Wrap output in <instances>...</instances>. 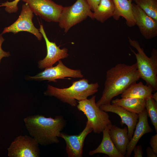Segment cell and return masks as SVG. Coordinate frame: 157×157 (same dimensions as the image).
Segmentation results:
<instances>
[{
    "instance_id": "1",
    "label": "cell",
    "mask_w": 157,
    "mask_h": 157,
    "mask_svg": "<svg viewBox=\"0 0 157 157\" xmlns=\"http://www.w3.org/2000/svg\"><path fill=\"white\" fill-rule=\"evenodd\" d=\"M140 78L136 63L131 65L117 64L106 72L104 88L97 105L110 104L113 98L121 94Z\"/></svg>"
},
{
    "instance_id": "2",
    "label": "cell",
    "mask_w": 157,
    "mask_h": 157,
    "mask_svg": "<svg viewBox=\"0 0 157 157\" xmlns=\"http://www.w3.org/2000/svg\"><path fill=\"white\" fill-rule=\"evenodd\" d=\"M24 121L30 135L39 144L44 146L58 143V138L66 125L62 116L53 118L35 115L27 117Z\"/></svg>"
},
{
    "instance_id": "3",
    "label": "cell",
    "mask_w": 157,
    "mask_h": 157,
    "mask_svg": "<svg viewBox=\"0 0 157 157\" xmlns=\"http://www.w3.org/2000/svg\"><path fill=\"white\" fill-rule=\"evenodd\" d=\"M99 88L98 83H89L87 79L82 78L73 81L70 86L66 88H58L48 85L44 94L75 107L77 104V101L85 99L93 95L98 92Z\"/></svg>"
},
{
    "instance_id": "4",
    "label": "cell",
    "mask_w": 157,
    "mask_h": 157,
    "mask_svg": "<svg viewBox=\"0 0 157 157\" xmlns=\"http://www.w3.org/2000/svg\"><path fill=\"white\" fill-rule=\"evenodd\" d=\"M130 45L137 51L136 53L130 48L135 55L137 67L140 78L144 80L147 85H150L154 90H157V50L153 49L151 56L148 57L145 53L138 42L129 37Z\"/></svg>"
},
{
    "instance_id": "5",
    "label": "cell",
    "mask_w": 157,
    "mask_h": 157,
    "mask_svg": "<svg viewBox=\"0 0 157 157\" xmlns=\"http://www.w3.org/2000/svg\"><path fill=\"white\" fill-rule=\"evenodd\" d=\"M95 98L96 96H93L90 99L77 101L78 104L76 106L79 111L85 115L94 133L99 134L112 124V122L107 112L97 105Z\"/></svg>"
},
{
    "instance_id": "6",
    "label": "cell",
    "mask_w": 157,
    "mask_h": 157,
    "mask_svg": "<svg viewBox=\"0 0 157 157\" xmlns=\"http://www.w3.org/2000/svg\"><path fill=\"white\" fill-rule=\"evenodd\" d=\"M89 17L93 18L87 0H77L72 5L63 7L58 22L60 28L66 33L74 26Z\"/></svg>"
},
{
    "instance_id": "7",
    "label": "cell",
    "mask_w": 157,
    "mask_h": 157,
    "mask_svg": "<svg viewBox=\"0 0 157 157\" xmlns=\"http://www.w3.org/2000/svg\"><path fill=\"white\" fill-rule=\"evenodd\" d=\"M8 150V155L10 157H38L40 154L37 141L27 135L17 137Z\"/></svg>"
},
{
    "instance_id": "8",
    "label": "cell",
    "mask_w": 157,
    "mask_h": 157,
    "mask_svg": "<svg viewBox=\"0 0 157 157\" xmlns=\"http://www.w3.org/2000/svg\"><path fill=\"white\" fill-rule=\"evenodd\" d=\"M33 17V12L28 5L26 3L23 4L18 19L10 26L5 27L1 34L12 32L16 34L20 32L26 31L32 34L40 41L42 35L34 26L32 20Z\"/></svg>"
},
{
    "instance_id": "9",
    "label": "cell",
    "mask_w": 157,
    "mask_h": 157,
    "mask_svg": "<svg viewBox=\"0 0 157 157\" xmlns=\"http://www.w3.org/2000/svg\"><path fill=\"white\" fill-rule=\"evenodd\" d=\"M37 15L45 21L58 22L63 7L51 0H22Z\"/></svg>"
},
{
    "instance_id": "10",
    "label": "cell",
    "mask_w": 157,
    "mask_h": 157,
    "mask_svg": "<svg viewBox=\"0 0 157 157\" xmlns=\"http://www.w3.org/2000/svg\"><path fill=\"white\" fill-rule=\"evenodd\" d=\"M42 72L36 75L30 76V79L39 81L48 80L49 82H56L58 79H65L67 77L82 78L83 77L80 69H74L66 66L61 60L55 66L45 68Z\"/></svg>"
},
{
    "instance_id": "11",
    "label": "cell",
    "mask_w": 157,
    "mask_h": 157,
    "mask_svg": "<svg viewBox=\"0 0 157 157\" xmlns=\"http://www.w3.org/2000/svg\"><path fill=\"white\" fill-rule=\"evenodd\" d=\"M132 9L135 25L144 38L150 39L157 36V21L148 15L135 3H132Z\"/></svg>"
},
{
    "instance_id": "12",
    "label": "cell",
    "mask_w": 157,
    "mask_h": 157,
    "mask_svg": "<svg viewBox=\"0 0 157 157\" xmlns=\"http://www.w3.org/2000/svg\"><path fill=\"white\" fill-rule=\"evenodd\" d=\"M92 131L91 125L87 121L85 128L78 135H69L61 132L59 137L63 138L65 142L66 150L68 157H82L84 140Z\"/></svg>"
},
{
    "instance_id": "13",
    "label": "cell",
    "mask_w": 157,
    "mask_h": 157,
    "mask_svg": "<svg viewBox=\"0 0 157 157\" xmlns=\"http://www.w3.org/2000/svg\"><path fill=\"white\" fill-rule=\"evenodd\" d=\"M39 30L45 40L47 49L46 56L38 63L39 68L43 69L52 67L59 60L67 57L69 56L67 49L64 48L60 49V46H57L55 42L50 41L47 37L42 25H40Z\"/></svg>"
},
{
    "instance_id": "14",
    "label": "cell",
    "mask_w": 157,
    "mask_h": 157,
    "mask_svg": "<svg viewBox=\"0 0 157 157\" xmlns=\"http://www.w3.org/2000/svg\"><path fill=\"white\" fill-rule=\"evenodd\" d=\"M99 107L102 110L116 113L120 117L121 124L122 125L125 124L127 126L128 135L130 141L138 121L139 114L129 111L120 106L110 104L101 105Z\"/></svg>"
},
{
    "instance_id": "15",
    "label": "cell",
    "mask_w": 157,
    "mask_h": 157,
    "mask_svg": "<svg viewBox=\"0 0 157 157\" xmlns=\"http://www.w3.org/2000/svg\"><path fill=\"white\" fill-rule=\"evenodd\" d=\"M148 117L146 108L139 114L138 121L135 126V131L127 146L125 155L126 157L131 156L133 148L143 135L153 131L149 124Z\"/></svg>"
},
{
    "instance_id": "16",
    "label": "cell",
    "mask_w": 157,
    "mask_h": 157,
    "mask_svg": "<svg viewBox=\"0 0 157 157\" xmlns=\"http://www.w3.org/2000/svg\"><path fill=\"white\" fill-rule=\"evenodd\" d=\"M108 131L111 139L116 149L125 156L129 142L127 127L121 128L111 124L109 126Z\"/></svg>"
},
{
    "instance_id": "17",
    "label": "cell",
    "mask_w": 157,
    "mask_h": 157,
    "mask_svg": "<svg viewBox=\"0 0 157 157\" xmlns=\"http://www.w3.org/2000/svg\"><path fill=\"white\" fill-rule=\"evenodd\" d=\"M115 7V12L113 16L116 20L120 17L126 20L128 26L132 27L135 24L132 6V0H113Z\"/></svg>"
},
{
    "instance_id": "18",
    "label": "cell",
    "mask_w": 157,
    "mask_h": 157,
    "mask_svg": "<svg viewBox=\"0 0 157 157\" xmlns=\"http://www.w3.org/2000/svg\"><path fill=\"white\" fill-rule=\"evenodd\" d=\"M110 125L107 126L103 131V138L101 143L95 149L90 151L89 155L102 153L110 157H125L117 149L111 139L108 131Z\"/></svg>"
},
{
    "instance_id": "19",
    "label": "cell",
    "mask_w": 157,
    "mask_h": 157,
    "mask_svg": "<svg viewBox=\"0 0 157 157\" xmlns=\"http://www.w3.org/2000/svg\"><path fill=\"white\" fill-rule=\"evenodd\" d=\"M154 90L150 85H144L142 82L131 84L121 94L122 98L133 97L146 99L151 97Z\"/></svg>"
},
{
    "instance_id": "20",
    "label": "cell",
    "mask_w": 157,
    "mask_h": 157,
    "mask_svg": "<svg viewBox=\"0 0 157 157\" xmlns=\"http://www.w3.org/2000/svg\"><path fill=\"white\" fill-rule=\"evenodd\" d=\"M112 104L120 106L131 112L139 114L145 109L146 99L133 97L117 98Z\"/></svg>"
},
{
    "instance_id": "21",
    "label": "cell",
    "mask_w": 157,
    "mask_h": 157,
    "mask_svg": "<svg viewBox=\"0 0 157 157\" xmlns=\"http://www.w3.org/2000/svg\"><path fill=\"white\" fill-rule=\"evenodd\" d=\"M114 12L115 7L113 0H101L93 12L94 19L104 23L113 16Z\"/></svg>"
},
{
    "instance_id": "22",
    "label": "cell",
    "mask_w": 157,
    "mask_h": 157,
    "mask_svg": "<svg viewBox=\"0 0 157 157\" xmlns=\"http://www.w3.org/2000/svg\"><path fill=\"white\" fill-rule=\"evenodd\" d=\"M134 1L148 15L157 21V0H135Z\"/></svg>"
},
{
    "instance_id": "23",
    "label": "cell",
    "mask_w": 157,
    "mask_h": 157,
    "mask_svg": "<svg viewBox=\"0 0 157 157\" xmlns=\"http://www.w3.org/2000/svg\"><path fill=\"white\" fill-rule=\"evenodd\" d=\"M145 108L148 116L150 119L154 126L156 133H157V102L151 97L146 99Z\"/></svg>"
},
{
    "instance_id": "24",
    "label": "cell",
    "mask_w": 157,
    "mask_h": 157,
    "mask_svg": "<svg viewBox=\"0 0 157 157\" xmlns=\"http://www.w3.org/2000/svg\"><path fill=\"white\" fill-rule=\"evenodd\" d=\"M20 0H14L13 1L3 3L0 7L5 6V10L7 13H16L18 10L17 4Z\"/></svg>"
},
{
    "instance_id": "25",
    "label": "cell",
    "mask_w": 157,
    "mask_h": 157,
    "mask_svg": "<svg viewBox=\"0 0 157 157\" xmlns=\"http://www.w3.org/2000/svg\"><path fill=\"white\" fill-rule=\"evenodd\" d=\"M2 35L1 34L0 35V63L2 58L4 57H8L10 55L9 52H6L2 49V44L5 40Z\"/></svg>"
},
{
    "instance_id": "26",
    "label": "cell",
    "mask_w": 157,
    "mask_h": 157,
    "mask_svg": "<svg viewBox=\"0 0 157 157\" xmlns=\"http://www.w3.org/2000/svg\"><path fill=\"white\" fill-rule=\"evenodd\" d=\"M151 147L154 151L157 154V134L153 135L151 138L150 141Z\"/></svg>"
},
{
    "instance_id": "27",
    "label": "cell",
    "mask_w": 157,
    "mask_h": 157,
    "mask_svg": "<svg viewBox=\"0 0 157 157\" xmlns=\"http://www.w3.org/2000/svg\"><path fill=\"white\" fill-rule=\"evenodd\" d=\"M133 151L134 153V157H142L143 152L141 145L136 146L133 148Z\"/></svg>"
},
{
    "instance_id": "28",
    "label": "cell",
    "mask_w": 157,
    "mask_h": 157,
    "mask_svg": "<svg viewBox=\"0 0 157 157\" xmlns=\"http://www.w3.org/2000/svg\"><path fill=\"white\" fill-rule=\"evenodd\" d=\"M101 0H87L91 10L94 12L96 8Z\"/></svg>"
},
{
    "instance_id": "29",
    "label": "cell",
    "mask_w": 157,
    "mask_h": 157,
    "mask_svg": "<svg viewBox=\"0 0 157 157\" xmlns=\"http://www.w3.org/2000/svg\"><path fill=\"white\" fill-rule=\"evenodd\" d=\"M146 153L147 157H157V154H156L152 148L151 147H148L147 148Z\"/></svg>"
},
{
    "instance_id": "30",
    "label": "cell",
    "mask_w": 157,
    "mask_h": 157,
    "mask_svg": "<svg viewBox=\"0 0 157 157\" xmlns=\"http://www.w3.org/2000/svg\"><path fill=\"white\" fill-rule=\"evenodd\" d=\"M151 97L154 99L156 102H157V92H156L155 93L152 94Z\"/></svg>"
},
{
    "instance_id": "31",
    "label": "cell",
    "mask_w": 157,
    "mask_h": 157,
    "mask_svg": "<svg viewBox=\"0 0 157 157\" xmlns=\"http://www.w3.org/2000/svg\"><path fill=\"white\" fill-rule=\"evenodd\" d=\"M132 0V1H134L135 0Z\"/></svg>"
}]
</instances>
